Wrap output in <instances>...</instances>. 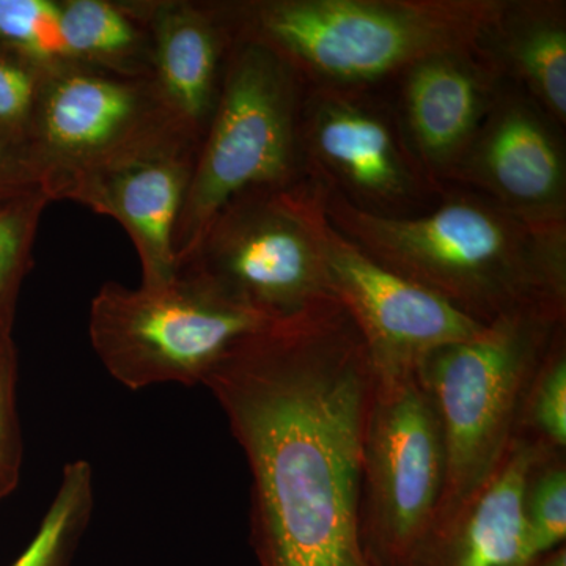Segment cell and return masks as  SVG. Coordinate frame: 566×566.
I'll return each mask as SVG.
<instances>
[{
	"mask_svg": "<svg viewBox=\"0 0 566 566\" xmlns=\"http://www.w3.org/2000/svg\"><path fill=\"white\" fill-rule=\"evenodd\" d=\"M375 382L337 300L245 335L205 378L251 471L260 566H371L360 491Z\"/></svg>",
	"mask_w": 566,
	"mask_h": 566,
	"instance_id": "6da1fadb",
	"label": "cell"
},
{
	"mask_svg": "<svg viewBox=\"0 0 566 566\" xmlns=\"http://www.w3.org/2000/svg\"><path fill=\"white\" fill-rule=\"evenodd\" d=\"M319 189L334 229L475 322L566 304V223L527 221L479 192L446 193L434 210L392 218Z\"/></svg>",
	"mask_w": 566,
	"mask_h": 566,
	"instance_id": "7a4b0ae2",
	"label": "cell"
},
{
	"mask_svg": "<svg viewBox=\"0 0 566 566\" xmlns=\"http://www.w3.org/2000/svg\"><path fill=\"white\" fill-rule=\"evenodd\" d=\"M506 0L230 2L237 36L266 44L304 87L365 91L444 52L479 50Z\"/></svg>",
	"mask_w": 566,
	"mask_h": 566,
	"instance_id": "3957f363",
	"label": "cell"
},
{
	"mask_svg": "<svg viewBox=\"0 0 566 566\" xmlns=\"http://www.w3.org/2000/svg\"><path fill=\"white\" fill-rule=\"evenodd\" d=\"M565 327L566 304L536 305L434 349L417 367L444 446V483L431 527L455 515L497 471L516 439L528 387Z\"/></svg>",
	"mask_w": 566,
	"mask_h": 566,
	"instance_id": "277c9868",
	"label": "cell"
},
{
	"mask_svg": "<svg viewBox=\"0 0 566 566\" xmlns=\"http://www.w3.org/2000/svg\"><path fill=\"white\" fill-rule=\"evenodd\" d=\"M304 84L277 52L237 36L174 233L177 266L226 205L305 178L301 150Z\"/></svg>",
	"mask_w": 566,
	"mask_h": 566,
	"instance_id": "5b68a950",
	"label": "cell"
},
{
	"mask_svg": "<svg viewBox=\"0 0 566 566\" xmlns=\"http://www.w3.org/2000/svg\"><path fill=\"white\" fill-rule=\"evenodd\" d=\"M270 319L249 311L197 275L177 273L159 286L102 285L88 335L112 378L132 390L202 385L240 338Z\"/></svg>",
	"mask_w": 566,
	"mask_h": 566,
	"instance_id": "8992f818",
	"label": "cell"
},
{
	"mask_svg": "<svg viewBox=\"0 0 566 566\" xmlns=\"http://www.w3.org/2000/svg\"><path fill=\"white\" fill-rule=\"evenodd\" d=\"M300 182L226 205L177 273L203 279L270 322L335 300Z\"/></svg>",
	"mask_w": 566,
	"mask_h": 566,
	"instance_id": "52a82bcc",
	"label": "cell"
},
{
	"mask_svg": "<svg viewBox=\"0 0 566 566\" xmlns=\"http://www.w3.org/2000/svg\"><path fill=\"white\" fill-rule=\"evenodd\" d=\"M444 483L441 424L417 375L378 378L364 444L360 542L371 566H406Z\"/></svg>",
	"mask_w": 566,
	"mask_h": 566,
	"instance_id": "ba28073f",
	"label": "cell"
},
{
	"mask_svg": "<svg viewBox=\"0 0 566 566\" xmlns=\"http://www.w3.org/2000/svg\"><path fill=\"white\" fill-rule=\"evenodd\" d=\"M331 292L363 335L378 378L416 374L428 354L469 340L486 324L395 274L331 226L318 182H300Z\"/></svg>",
	"mask_w": 566,
	"mask_h": 566,
	"instance_id": "9c48e42d",
	"label": "cell"
},
{
	"mask_svg": "<svg viewBox=\"0 0 566 566\" xmlns=\"http://www.w3.org/2000/svg\"><path fill=\"white\" fill-rule=\"evenodd\" d=\"M170 118L151 77L55 63L44 81L28 145L41 189L51 202L65 199L81 177Z\"/></svg>",
	"mask_w": 566,
	"mask_h": 566,
	"instance_id": "30bf717a",
	"label": "cell"
},
{
	"mask_svg": "<svg viewBox=\"0 0 566 566\" xmlns=\"http://www.w3.org/2000/svg\"><path fill=\"white\" fill-rule=\"evenodd\" d=\"M305 178L376 214L408 218L438 188L424 177L403 128L364 91L308 87L301 107Z\"/></svg>",
	"mask_w": 566,
	"mask_h": 566,
	"instance_id": "8fae6325",
	"label": "cell"
},
{
	"mask_svg": "<svg viewBox=\"0 0 566 566\" xmlns=\"http://www.w3.org/2000/svg\"><path fill=\"white\" fill-rule=\"evenodd\" d=\"M200 142L170 118L81 177L63 199L120 223L139 256L144 286L164 285L177 275L175 227Z\"/></svg>",
	"mask_w": 566,
	"mask_h": 566,
	"instance_id": "7c38bea8",
	"label": "cell"
},
{
	"mask_svg": "<svg viewBox=\"0 0 566 566\" xmlns=\"http://www.w3.org/2000/svg\"><path fill=\"white\" fill-rule=\"evenodd\" d=\"M452 178L527 221L566 223L565 161L546 115L517 92L495 93Z\"/></svg>",
	"mask_w": 566,
	"mask_h": 566,
	"instance_id": "4fadbf2b",
	"label": "cell"
},
{
	"mask_svg": "<svg viewBox=\"0 0 566 566\" xmlns=\"http://www.w3.org/2000/svg\"><path fill=\"white\" fill-rule=\"evenodd\" d=\"M502 81L504 74L482 46L433 55L406 71L401 128L436 188L457 172Z\"/></svg>",
	"mask_w": 566,
	"mask_h": 566,
	"instance_id": "5bb4252c",
	"label": "cell"
},
{
	"mask_svg": "<svg viewBox=\"0 0 566 566\" xmlns=\"http://www.w3.org/2000/svg\"><path fill=\"white\" fill-rule=\"evenodd\" d=\"M151 80L175 122L202 140L237 40L230 2L147 0Z\"/></svg>",
	"mask_w": 566,
	"mask_h": 566,
	"instance_id": "9a60e30c",
	"label": "cell"
},
{
	"mask_svg": "<svg viewBox=\"0 0 566 566\" xmlns=\"http://www.w3.org/2000/svg\"><path fill=\"white\" fill-rule=\"evenodd\" d=\"M547 452L517 436L493 476L455 515L428 531L406 566L523 565L524 490L532 465Z\"/></svg>",
	"mask_w": 566,
	"mask_h": 566,
	"instance_id": "2e32d148",
	"label": "cell"
},
{
	"mask_svg": "<svg viewBox=\"0 0 566 566\" xmlns=\"http://www.w3.org/2000/svg\"><path fill=\"white\" fill-rule=\"evenodd\" d=\"M502 74L527 88L543 114L566 122L565 9L553 2H509L483 41Z\"/></svg>",
	"mask_w": 566,
	"mask_h": 566,
	"instance_id": "e0dca14e",
	"label": "cell"
},
{
	"mask_svg": "<svg viewBox=\"0 0 566 566\" xmlns=\"http://www.w3.org/2000/svg\"><path fill=\"white\" fill-rule=\"evenodd\" d=\"M66 62L151 77L147 0H59Z\"/></svg>",
	"mask_w": 566,
	"mask_h": 566,
	"instance_id": "ac0fdd59",
	"label": "cell"
},
{
	"mask_svg": "<svg viewBox=\"0 0 566 566\" xmlns=\"http://www.w3.org/2000/svg\"><path fill=\"white\" fill-rule=\"evenodd\" d=\"M93 472L87 461L63 469L57 493L32 542L11 566H70L92 517Z\"/></svg>",
	"mask_w": 566,
	"mask_h": 566,
	"instance_id": "d6986e66",
	"label": "cell"
},
{
	"mask_svg": "<svg viewBox=\"0 0 566 566\" xmlns=\"http://www.w3.org/2000/svg\"><path fill=\"white\" fill-rule=\"evenodd\" d=\"M524 564L565 545V453L547 452L528 472L523 499Z\"/></svg>",
	"mask_w": 566,
	"mask_h": 566,
	"instance_id": "ffe728a7",
	"label": "cell"
},
{
	"mask_svg": "<svg viewBox=\"0 0 566 566\" xmlns=\"http://www.w3.org/2000/svg\"><path fill=\"white\" fill-rule=\"evenodd\" d=\"M51 203L44 192L31 193L0 208V334L11 335L22 282L32 268L41 216Z\"/></svg>",
	"mask_w": 566,
	"mask_h": 566,
	"instance_id": "44dd1931",
	"label": "cell"
},
{
	"mask_svg": "<svg viewBox=\"0 0 566 566\" xmlns=\"http://www.w3.org/2000/svg\"><path fill=\"white\" fill-rule=\"evenodd\" d=\"M517 436L549 452L566 449V335H560L528 387Z\"/></svg>",
	"mask_w": 566,
	"mask_h": 566,
	"instance_id": "7402d4cb",
	"label": "cell"
},
{
	"mask_svg": "<svg viewBox=\"0 0 566 566\" xmlns=\"http://www.w3.org/2000/svg\"><path fill=\"white\" fill-rule=\"evenodd\" d=\"M50 69L0 44V144L28 153L33 118Z\"/></svg>",
	"mask_w": 566,
	"mask_h": 566,
	"instance_id": "603a6c76",
	"label": "cell"
},
{
	"mask_svg": "<svg viewBox=\"0 0 566 566\" xmlns=\"http://www.w3.org/2000/svg\"><path fill=\"white\" fill-rule=\"evenodd\" d=\"M0 44L44 65L66 62L59 0H0Z\"/></svg>",
	"mask_w": 566,
	"mask_h": 566,
	"instance_id": "cb8c5ba5",
	"label": "cell"
},
{
	"mask_svg": "<svg viewBox=\"0 0 566 566\" xmlns=\"http://www.w3.org/2000/svg\"><path fill=\"white\" fill-rule=\"evenodd\" d=\"M18 356L11 335H0V501L20 483L22 438L17 406Z\"/></svg>",
	"mask_w": 566,
	"mask_h": 566,
	"instance_id": "d4e9b609",
	"label": "cell"
},
{
	"mask_svg": "<svg viewBox=\"0 0 566 566\" xmlns=\"http://www.w3.org/2000/svg\"><path fill=\"white\" fill-rule=\"evenodd\" d=\"M35 192L43 189L28 153L0 144V208Z\"/></svg>",
	"mask_w": 566,
	"mask_h": 566,
	"instance_id": "484cf974",
	"label": "cell"
},
{
	"mask_svg": "<svg viewBox=\"0 0 566 566\" xmlns=\"http://www.w3.org/2000/svg\"><path fill=\"white\" fill-rule=\"evenodd\" d=\"M521 566H566V547L560 546L542 556L531 558Z\"/></svg>",
	"mask_w": 566,
	"mask_h": 566,
	"instance_id": "4316f807",
	"label": "cell"
},
{
	"mask_svg": "<svg viewBox=\"0 0 566 566\" xmlns=\"http://www.w3.org/2000/svg\"><path fill=\"white\" fill-rule=\"evenodd\" d=\"M0 335H3V334H0Z\"/></svg>",
	"mask_w": 566,
	"mask_h": 566,
	"instance_id": "83f0119b",
	"label": "cell"
}]
</instances>
